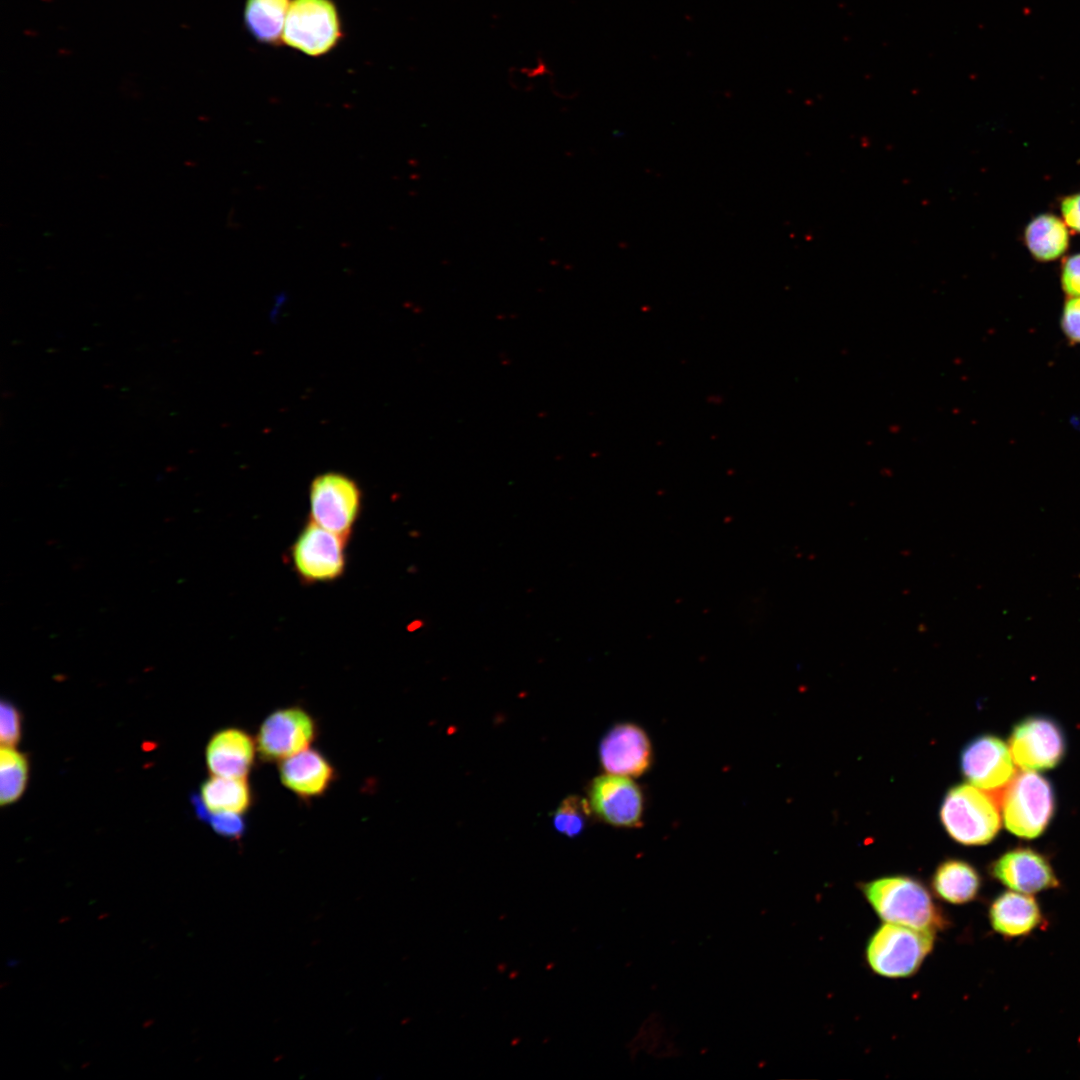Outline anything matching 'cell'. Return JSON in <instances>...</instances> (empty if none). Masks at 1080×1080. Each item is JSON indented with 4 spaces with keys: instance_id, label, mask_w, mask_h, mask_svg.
<instances>
[{
    "instance_id": "1",
    "label": "cell",
    "mask_w": 1080,
    "mask_h": 1080,
    "mask_svg": "<svg viewBox=\"0 0 1080 1080\" xmlns=\"http://www.w3.org/2000/svg\"><path fill=\"white\" fill-rule=\"evenodd\" d=\"M862 891L873 910L885 922L935 933L948 924L930 892L913 877H881L863 884Z\"/></svg>"
},
{
    "instance_id": "2",
    "label": "cell",
    "mask_w": 1080,
    "mask_h": 1080,
    "mask_svg": "<svg viewBox=\"0 0 1080 1080\" xmlns=\"http://www.w3.org/2000/svg\"><path fill=\"white\" fill-rule=\"evenodd\" d=\"M940 817L948 834L964 845H984L992 841L1001 826L995 799L982 789L961 784L944 797Z\"/></svg>"
},
{
    "instance_id": "3",
    "label": "cell",
    "mask_w": 1080,
    "mask_h": 1080,
    "mask_svg": "<svg viewBox=\"0 0 1080 1080\" xmlns=\"http://www.w3.org/2000/svg\"><path fill=\"white\" fill-rule=\"evenodd\" d=\"M935 932L885 922L870 937L866 960L878 975L904 978L913 975L932 951Z\"/></svg>"
},
{
    "instance_id": "4",
    "label": "cell",
    "mask_w": 1080,
    "mask_h": 1080,
    "mask_svg": "<svg viewBox=\"0 0 1080 1080\" xmlns=\"http://www.w3.org/2000/svg\"><path fill=\"white\" fill-rule=\"evenodd\" d=\"M1001 807L1006 828L1018 837L1033 839L1042 834L1054 814V791L1047 779L1025 770L1006 785Z\"/></svg>"
},
{
    "instance_id": "5",
    "label": "cell",
    "mask_w": 1080,
    "mask_h": 1080,
    "mask_svg": "<svg viewBox=\"0 0 1080 1080\" xmlns=\"http://www.w3.org/2000/svg\"><path fill=\"white\" fill-rule=\"evenodd\" d=\"M341 38L340 16L332 0L291 1L282 37L287 46L319 57L333 50Z\"/></svg>"
},
{
    "instance_id": "6",
    "label": "cell",
    "mask_w": 1080,
    "mask_h": 1080,
    "mask_svg": "<svg viewBox=\"0 0 1080 1080\" xmlns=\"http://www.w3.org/2000/svg\"><path fill=\"white\" fill-rule=\"evenodd\" d=\"M358 484L339 472H326L313 479L309 489L310 520L348 538L361 511Z\"/></svg>"
},
{
    "instance_id": "7",
    "label": "cell",
    "mask_w": 1080,
    "mask_h": 1080,
    "mask_svg": "<svg viewBox=\"0 0 1080 1080\" xmlns=\"http://www.w3.org/2000/svg\"><path fill=\"white\" fill-rule=\"evenodd\" d=\"M348 538L308 521L291 547V561L305 583L331 582L344 573Z\"/></svg>"
},
{
    "instance_id": "8",
    "label": "cell",
    "mask_w": 1080,
    "mask_h": 1080,
    "mask_svg": "<svg viewBox=\"0 0 1080 1080\" xmlns=\"http://www.w3.org/2000/svg\"><path fill=\"white\" fill-rule=\"evenodd\" d=\"M318 735L314 717L300 706L278 708L260 724L255 740L261 760L281 762L311 747Z\"/></svg>"
},
{
    "instance_id": "9",
    "label": "cell",
    "mask_w": 1080,
    "mask_h": 1080,
    "mask_svg": "<svg viewBox=\"0 0 1080 1080\" xmlns=\"http://www.w3.org/2000/svg\"><path fill=\"white\" fill-rule=\"evenodd\" d=\"M588 802L594 816L620 828H637L643 823L645 798L631 777L606 773L594 778L588 788Z\"/></svg>"
},
{
    "instance_id": "10",
    "label": "cell",
    "mask_w": 1080,
    "mask_h": 1080,
    "mask_svg": "<svg viewBox=\"0 0 1080 1080\" xmlns=\"http://www.w3.org/2000/svg\"><path fill=\"white\" fill-rule=\"evenodd\" d=\"M1009 749L1014 762L1022 769L1046 770L1062 760L1065 738L1053 720L1031 716L1016 724L1009 738Z\"/></svg>"
},
{
    "instance_id": "11",
    "label": "cell",
    "mask_w": 1080,
    "mask_h": 1080,
    "mask_svg": "<svg viewBox=\"0 0 1080 1080\" xmlns=\"http://www.w3.org/2000/svg\"><path fill=\"white\" fill-rule=\"evenodd\" d=\"M599 756L607 773L638 777L652 765L653 750L647 733L634 723H619L604 735Z\"/></svg>"
},
{
    "instance_id": "12",
    "label": "cell",
    "mask_w": 1080,
    "mask_h": 1080,
    "mask_svg": "<svg viewBox=\"0 0 1080 1080\" xmlns=\"http://www.w3.org/2000/svg\"><path fill=\"white\" fill-rule=\"evenodd\" d=\"M961 768L972 785L986 791L1006 786L1015 776L1010 749L992 735L977 737L964 748Z\"/></svg>"
},
{
    "instance_id": "13",
    "label": "cell",
    "mask_w": 1080,
    "mask_h": 1080,
    "mask_svg": "<svg viewBox=\"0 0 1080 1080\" xmlns=\"http://www.w3.org/2000/svg\"><path fill=\"white\" fill-rule=\"evenodd\" d=\"M990 873L1010 890L1026 894L1060 886L1048 859L1026 847L1014 848L1002 854L992 863Z\"/></svg>"
},
{
    "instance_id": "14",
    "label": "cell",
    "mask_w": 1080,
    "mask_h": 1080,
    "mask_svg": "<svg viewBox=\"0 0 1080 1080\" xmlns=\"http://www.w3.org/2000/svg\"><path fill=\"white\" fill-rule=\"evenodd\" d=\"M278 772L282 785L303 800L321 797L337 778L328 758L311 747L279 762Z\"/></svg>"
},
{
    "instance_id": "15",
    "label": "cell",
    "mask_w": 1080,
    "mask_h": 1080,
    "mask_svg": "<svg viewBox=\"0 0 1080 1080\" xmlns=\"http://www.w3.org/2000/svg\"><path fill=\"white\" fill-rule=\"evenodd\" d=\"M257 752L256 740L247 731L228 727L215 732L205 749V760L211 775L247 778Z\"/></svg>"
},
{
    "instance_id": "16",
    "label": "cell",
    "mask_w": 1080,
    "mask_h": 1080,
    "mask_svg": "<svg viewBox=\"0 0 1080 1080\" xmlns=\"http://www.w3.org/2000/svg\"><path fill=\"white\" fill-rule=\"evenodd\" d=\"M988 915L993 930L1007 938L1028 936L1044 922L1037 900L1031 894L1013 890L998 895Z\"/></svg>"
},
{
    "instance_id": "17",
    "label": "cell",
    "mask_w": 1080,
    "mask_h": 1080,
    "mask_svg": "<svg viewBox=\"0 0 1080 1080\" xmlns=\"http://www.w3.org/2000/svg\"><path fill=\"white\" fill-rule=\"evenodd\" d=\"M1070 229L1062 218L1052 213H1041L1032 218L1023 233L1024 245L1038 262H1052L1063 258L1070 245Z\"/></svg>"
},
{
    "instance_id": "18",
    "label": "cell",
    "mask_w": 1080,
    "mask_h": 1080,
    "mask_svg": "<svg viewBox=\"0 0 1080 1080\" xmlns=\"http://www.w3.org/2000/svg\"><path fill=\"white\" fill-rule=\"evenodd\" d=\"M932 888L938 898L955 905L973 901L981 888V878L969 863L949 859L942 862L932 877Z\"/></svg>"
},
{
    "instance_id": "19",
    "label": "cell",
    "mask_w": 1080,
    "mask_h": 1080,
    "mask_svg": "<svg viewBox=\"0 0 1080 1080\" xmlns=\"http://www.w3.org/2000/svg\"><path fill=\"white\" fill-rule=\"evenodd\" d=\"M199 798L210 813L242 815L253 803V793L247 778L215 775L203 782Z\"/></svg>"
},
{
    "instance_id": "20",
    "label": "cell",
    "mask_w": 1080,
    "mask_h": 1080,
    "mask_svg": "<svg viewBox=\"0 0 1080 1080\" xmlns=\"http://www.w3.org/2000/svg\"><path fill=\"white\" fill-rule=\"evenodd\" d=\"M290 4V0H246L243 17L247 31L262 44H279Z\"/></svg>"
},
{
    "instance_id": "21",
    "label": "cell",
    "mask_w": 1080,
    "mask_h": 1080,
    "mask_svg": "<svg viewBox=\"0 0 1080 1080\" xmlns=\"http://www.w3.org/2000/svg\"><path fill=\"white\" fill-rule=\"evenodd\" d=\"M28 768V761L24 754L12 746L1 745L0 803L2 806L9 805L22 796L27 785Z\"/></svg>"
},
{
    "instance_id": "22",
    "label": "cell",
    "mask_w": 1080,
    "mask_h": 1080,
    "mask_svg": "<svg viewBox=\"0 0 1080 1080\" xmlns=\"http://www.w3.org/2000/svg\"><path fill=\"white\" fill-rule=\"evenodd\" d=\"M591 816H594L588 800L579 796L566 797L553 814L555 829L567 837L581 834Z\"/></svg>"
},
{
    "instance_id": "23",
    "label": "cell",
    "mask_w": 1080,
    "mask_h": 1080,
    "mask_svg": "<svg viewBox=\"0 0 1080 1080\" xmlns=\"http://www.w3.org/2000/svg\"><path fill=\"white\" fill-rule=\"evenodd\" d=\"M197 816L209 823L217 834L238 840L245 832L246 824L241 814L210 813L201 802L194 804Z\"/></svg>"
},
{
    "instance_id": "24",
    "label": "cell",
    "mask_w": 1080,
    "mask_h": 1080,
    "mask_svg": "<svg viewBox=\"0 0 1080 1080\" xmlns=\"http://www.w3.org/2000/svg\"><path fill=\"white\" fill-rule=\"evenodd\" d=\"M21 714L9 701L0 704V740L4 746L14 747L21 737Z\"/></svg>"
},
{
    "instance_id": "25",
    "label": "cell",
    "mask_w": 1080,
    "mask_h": 1080,
    "mask_svg": "<svg viewBox=\"0 0 1080 1080\" xmlns=\"http://www.w3.org/2000/svg\"><path fill=\"white\" fill-rule=\"evenodd\" d=\"M1060 326L1070 344H1080V297H1067L1060 318Z\"/></svg>"
},
{
    "instance_id": "26",
    "label": "cell",
    "mask_w": 1080,
    "mask_h": 1080,
    "mask_svg": "<svg viewBox=\"0 0 1080 1080\" xmlns=\"http://www.w3.org/2000/svg\"><path fill=\"white\" fill-rule=\"evenodd\" d=\"M1060 284L1067 297H1080V252L1063 258Z\"/></svg>"
},
{
    "instance_id": "27",
    "label": "cell",
    "mask_w": 1080,
    "mask_h": 1080,
    "mask_svg": "<svg viewBox=\"0 0 1080 1080\" xmlns=\"http://www.w3.org/2000/svg\"><path fill=\"white\" fill-rule=\"evenodd\" d=\"M1059 209L1067 227L1080 234V191L1063 196L1059 201Z\"/></svg>"
}]
</instances>
